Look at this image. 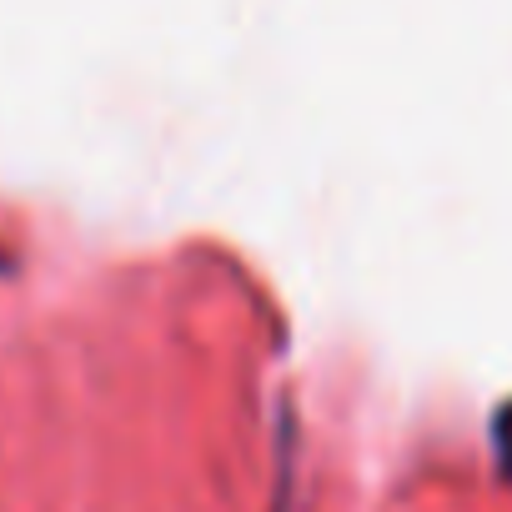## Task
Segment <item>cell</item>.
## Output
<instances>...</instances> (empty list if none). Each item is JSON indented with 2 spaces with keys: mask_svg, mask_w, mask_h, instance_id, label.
<instances>
[{
  "mask_svg": "<svg viewBox=\"0 0 512 512\" xmlns=\"http://www.w3.org/2000/svg\"><path fill=\"white\" fill-rule=\"evenodd\" d=\"M492 457H497L502 482L512 487V402H502V407L492 412Z\"/></svg>",
  "mask_w": 512,
  "mask_h": 512,
  "instance_id": "1",
  "label": "cell"
}]
</instances>
